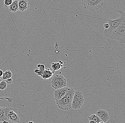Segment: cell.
<instances>
[{
  "label": "cell",
  "instance_id": "1",
  "mask_svg": "<svg viewBox=\"0 0 125 123\" xmlns=\"http://www.w3.org/2000/svg\"><path fill=\"white\" fill-rule=\"evenodd\" d=\"M102 36L118 41L120 44H124L125 42V22L112 29H104L102 33Z\"/></svg>",
  "mask_w": 125,
  "mask_h": 123
},
{
  "label": "cell",
  "instance_id": "2",
  "mask_svg": "<svg viewBox=\"0 0 125 123\" xmlns=\"http://www.w3.org/2000/svg\"><path fill=\"white\" fill-rule=\"evenodd\" d=\"M85 9L94 12L101 8L104 0H81Z\"/></svg>",
  "mask_w": 125,
  "mask_h": 123
},
{
  "label": "cell",
  "instance_id": "3",
  "mask_svg": "<svg viewBox=\"0 0 125 123\" xmlns=\"http://www.w3.org/2000/svg\"><path fill=\"white\" fill-rule=\"evenodd\" d=\"M19 105H21L24 107L23 105L15 104L9 107V110L7 115V118L9 122L19 123L20 116L23 117V116L18 114L17 112V107Z\"/></svg>",
  "mask_w": 125,
  "mask_h": 123
},
{
  "label": "cell",
  "instance_id": "4",
  "mask_svg": "<svg viewBox=\"0 0 125 123\" xmlns=\"http://www.w3.org/2000/svg\"><path fill=\"white\" fill-rule=\"evenodd\" d=\"M51 84L52 87L55 89L62 88L67 87V79L62 75H56L52 78Z\"/></svg>",
  "mask_w": 125,
  "mask_h": 123
},
{
  "label": "cell",
  "instance_id": "5",
  "mask_svg": "<svg viewBox=\"0 0 125 123\" xmlns=\"http://www.w3.org/2000/svg\"><path fill=\"white\" fill-rule=\"evenodd\" d=\"M84 101V97L81 91L78 90L75 92L72 101V108L74 109H79L82 107Z\"/></svg>",
  "mask_w": 125,
  "mask_h": 123
},
{
  "label": "cell",
  "instance_id": "6",
  "mask_svg": "<svg viewBox=\"0 0 125 123\" xmlns=\"http://www.w3.org/2000/svg\"><path fill=\"white\" fill-rule=\"evenodd\" d=\"M56 104L59 108L62 110H67L72 108V101L65 97L56 101Z\"/></svg>",
  "mask_w": 125,
  "mask_h": 123
},
{
  "label": "cell",
  "instance_id": "7",
  "mask_svg": "<svg viewBox=\"0 0 125 123\" xmlns=\"http://www.w3.org/2000/svg\"><path fill=\"white\" fill-rule=\"evenodd\" d=\"M6 99L8 100V102L10 103L12 101V98L10 97L0 98V99ZM9 107H1L0 106V122L2 123L4 120L7 121V116L9 111Z\"/></svg>",
  "mask_w": 125,
  "mask_h": 123
},
{
  "label": "cell",
  "instance_id": "8",
  "mask_svg": "<svg viewBox=\"0 0 125 123\" xmlns=\"http://www.w3.org/2000/svg\"><path fill=\"white\" fill-rule=\"evenodd\" d=\"M69 89V88L65 87L55 90L54 93V97L56 101L61 99L64 97Z\"/></svg>",
  "mask_w": 125,
  "mask_h": 123
},
{
  "label": "cell",
  "instance_id": "9",
  "mask_svg": "<svg viewBox=\"0 0 125 123\" xmlns=\"http://www.w3.org/2000/svg\"><path fill=\"white\" fill-rule=\"evenodd\" d=\"M96 115L99 117L103 123H106L109 120L110 118L108 112L103 110H98L96 112Z\"/></svg>",
  "mask_w": 125,
  "mask_h": 123
},
{
  "label": "cell",
  "instance_id": "10",
  "mask_svg": "<svg viewBox=\"0 0 125 123\" xmlns=\"http://www.w3.org/2000/svg\"><path fill=\"white\" fill-rule=\"evenodd\" d=\"M19 10L24 11L28 9L29 4L27 0H20L18 2Z\"/></svg>",
  "mask_w": 125,
  "mask_h": 123
},
{
  "label": "cell",
  "instance_id": "11",
  "mask_svg": "<svg viewBox=\"0 0 125 123\" xmlns=\"http://www.w3.org/2000/svg\"><path fill=\"white\" fill-rule=\"evenodd\" d=\"M55 71L53 70L52 71L51 70L50 68H47L45 69V70L43 71L41 77L44 79H48L50 78L55 73Z\"/></svg>",
  "mask_w": 125,
  "mask_h": 123
},
{
  "label": "cell",
  "instance_id": "12",
  "mask_svg": "<svg viewBox=\"0 0 125 123\" xmlns=\"http://www.w3.org/2000/svg\"><path fill=\"white\" fill-rule=\"evenodd\" d=\"M19 1L17 0L13 1L12 3L9 7V10L12 12H16L19 10Z\"/></svg>",
  "mask_w": 125,
  "mask_h": 123
},
{
  "label": "cell",
  "instance_id": "13",
  "mask_svg": "<svg viewBox=\"0 0 125 123\" xmlns=\"http://www.w3.org/2000/svg\"><path fill=\"white\" fill-rule=\"evenodd\" d=\"M63 62L61 60H60L58 62H53L51 64V67L53 70L55 71L59 70L63 67Z\"/></svg>",
  "mask_w": 125,
  "mask_h": 123
},
{
  "label": "cell",
  "instance_id": "14",
  "mask_svg": "<svg viewBox=\"0 0 125 123\" xmlns=\"http://www.w3.org/2000/svg\"><path fill=\"white\" fill-rule=\"evenodd\" d=\"M74 93H75V91H74L73 88L72 87L69 88V89L65 95L64 97L69 99L70 101H72V100L73 99L74 96Z\"/></svg>",
  "mask_w": 125,
  "mask_h": 123
},
{
  "label": "cell",
  "instance_id": "15",
  "mask_svg": "<svg viewBox=\"0 0 125 123\" xmlns=\"http://www.w3.org/2000/svg\"><path fill=\"white\" fill-rule=\"evenodd\" d=\"M89 120H93L96 123H103L102 121L96 114H93L88 117Z\"/></svg>",
  "mask_w": 125,
  "mask_h": 123
},
{
  "label": "cell",
  "instance_id": "16",
  "mask_svg": "<svg viewBox=\"0 0 125 123\" xmlns=\"http://www.w3.org/2000/svg\"><path fill=\"white\" fill-rule=\"evenodd\" d=\"M12 76V73L11 71L8 70L4 72L2 76V79L4 80H6L9 78H11Z\"/></svg>",
  "mask_w": 125,
  "mask_h": 123
},
{
  "label": "cell",
  "instance_id": "17",
  "mask_svg": "<svg viewBox=\"0 0 125 123\" xmlns=\"http://www.w3.org/2000/svg\"><path fill=\"white\" fill-rule=\"evenodd\" d=\"M7 84L5 81H2L0 82V90H4L7 87Z\"/></svg>",
  "mask_w": 125,
  "mask_h": 123
},
{
  "label": "cell",
  "instance_id": "18",
  "mask_svg": "<svg viewBox=\"0 0 125 123\" xmlns=\"http://www.w3.org/2000/svg\"><path fill=\"white\" fill-rule=\"evenodd\" d=\"M43 72V71H42L39 70V69H36V70L34 71V73H36L37 75L40 76L41 77V76Z\"/></svg>",
  "mask_w": 125,
  "mask_h": 123
},
{
  "label": "cell",
  "instance_id": "19",
  "mask_svg": "<svg viewBox=\"0 0 125 123\" xmlns=\"http://www.w3.org/2000/svg\"><path fill=\"white\" fill-rule=\"evenodd\" d=\"M37 67L39 68V69L41 70L42 71H44L45 70V65L41 64H39L37 65Z\"/></svg>",
  "mask_w": 125,
  "mask_h": 123
},
{
  "label": "cell",
  "instance_id": "20",
  "mask_svg": "<svg viewBox=\"0 0 125 123\" xmlns=\"http://www.w3.org/2000/svg\"><path fill=\"white\" fill-rule=\"evenodd\" d=\"M13 1L12 0H5L4 1V3L6 6H9L11 4Z\"/></svg>",
  "mask_w": 125,
  "mask_h": 123
},
{
  "label": "cell",
  "instance_id": "21",
  "mask_svg": "<svg viewBox=\"0 0 125 123\" xmlns=\"http://www.w3.org/2000/svg\"><path fill=\"white\" fill-rule=\"evenodd\" d=\"M6 82L8 84H11L12 82V79L11 78H9L6 80Z\"/></svg>",
  "mask_w": 125,
  "mask_h": 123
},
{
  "label": "cell",
  "instance_id": "22",
  "mask_svg": "<svg viewBox=\"0 0 125 123\" xmlns=\"http://www.w3.org/2000/svg\"><path fill=\"white\" fill-rule=\"evenodd\" d=\"M109 23H108V22L105 23H104V25H103V27H104L105 29H108L109 28Z\"/></svg>",
  "mask_w": 125,
  "mask_h": 123
},
{
  "label": "cell",
  "instance_id": "23",
  "mask_svg": "<svg viewBox=\"0 0 125 123\" xmlns=\"http://www.w3.org/2000/svg\"><path fill=\"white\" fill-rule=\"evenodd\" d=\"M3 71L0 69V77H2L3 75Z\"/></svg>",
  "mask_w": 125,
  "mask_h": 123
},
{
  "label": "cell",
  "instance_id": "24",
  "mask_svg": "<svg viewBox=\"0 0 125 123\" xmlns=\"http://www.w3.org/2000/svg\"><path fill=\"white\" fill-rule=\"evenodd\" d=\"M89 123H96L95 122V121H94L93 120H90L89 121Z\"/></svg>",
  "mask_w": 125,
  "mask_h": 123
},
{
  "label": "cell",
  "instance_id": "25",
  "mask_svg": "<svg viewBox=\"0 0 125 123\" xmlns=\"http://www.w3.org/2000/svg\"><path fill=\"white\" fill-rule=\"evenodd\" d=\"M9 122L8 121H7L4 120V121H3V122H2V123H8Z\"/></svg>",
  "mask_w": 125,
  "mask_h": 123
},
{
  "label": "cell",
  "instance_id": "26",
  "mask_svg": "<svg viewBox=\"0 0 125 123\" xmlns=\"http://www.w3.org/2000/svg\"><path fill=\"white\" fill-rule=\"evenodd\" d=\"M28 123H34V122H33V121H29V122H28Z\"/></svg>",
  "mask_w": 125,
  "mask_h": 123
},
{
  "label": "cell",
  "instance_id": "27",
  "mask_svg": "<svg viewBox=\"0 0 125 123\" xmlns=\"http://www.w3.org/2000/svg\"><path fill=\"white\" fill-rule=\"evenodd\" d=\"M1 81H2V79H1V78H0V82H1Z\"/></svg>",
  "mask_w": 125,
  "mask_h": 123
},
{
  "label": "cell",
  "instance_id": "28",
  "mask_svg": "<svg viewBox=\"0 0 125 123\" xmlns=\"http://www.w3.org/2000/svg\"><path fill=\"white\" fill-rule=\"evenodd\" d=\"M12 0L13 1L15 0Z\"/></svg>",
  "mask_w": 125,
  "mask_h": 123
}]
</instances>
